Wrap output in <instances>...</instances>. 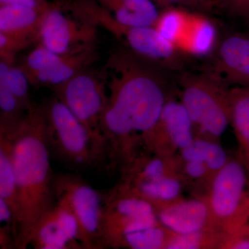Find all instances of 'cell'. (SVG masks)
Segmentation results:
<instances>
[{
    "label": "cell",
    "mask_w": 249,
    "mask_h": 249,
    "mask_svg": "<svg viewBox=\"0 0 249 249\" xmlns=\"http://www.w3.org/2000/svg\"><path fill=\"white\" fill-rule=\"evenodd\" d=\"M103 72L107 94L102 119L106 168L121 173L142 151L144 139L176 91L169 71L124 47L111 53Z\"/></svg>",
    "instance_id": "6da1fadb"
},
{
    "label": "cell",
    "mask_w": 249,
    "mask_h": 249,
    "mask_svg": "<svg viewBox=\"0 0 249 249\" xmlns=\"http://www.w3.org/2000/svg\"><path fill=\"white\" fill-rule=\"evenodd\" d=\"M17 180L19 211L16 249H25L36 223L55 204V175L45 134L42 106L33 104L21 122L7 132Z\"/></svg>",
    "instance_id": "7a4b0ae2"
},
{
    "label": "cell",
    "mask_w": 249,
    "mask_h": 249,
    "mask_svg": "<svg viewBox=\"0 0 249 249\" xmlns=\"http://www.w3.org/2000/svg\"><path fill=\"white\" fill-rule=\"evenodd\" d=\"M72 9L96 26L109 31L124 48L169 72L181 71L185 55L155 27L123 25L112 18L96 0H70Z\"/></svg>",
    "instance_id": "3957f363"
},
{
    "label": "cell",
    "mask_w": 249,
    "mask_h": 249,
    "mask_svg": "<svg viewBox=\"0 0 249 249\" xmlns=\"http://www.w3.org/2000/svg\"><path fill=\"white\" fill-rule=\"evenodd\" d=\"M178 83L196 136L219 141L231 124V88L211 73H184Z\"/></svg>",
    "instance_id": "277c9868"
},
{
    "label": "cell",
    "mask_w": 249,
    "mask_h": 249,
    "mask_svg": "<svg viewBox=\"0 0 249 249\" xmlns=\"http://www.w3.org/2000/svg\"><path fill=\"white\" fill-rule=\"evenodd\" d=\"M51 155L75 171L101 167L89 132L56 96L42 106Z\"/></svg>",
    "instance_id": "5b68a950"
},
{
    "label": "cell",
    "mask_w": 249,
    "mask_h": 249,
    "mask_svg": "<svg viewBox=\"0 0 249 249\" xmlns=\"http://www.w3.org/2000/svg\"><path fill=\"white\" fill-rule=\"evenodd\" d=\"M204 198L218 230L231 233L249 223V177L237 153L214 175Z\"/></svg>",
    "instance_id": "8992f818"
},
{
    "label": "cell",
    "mask_w": 249,
    "mask_h": 249,
    "mask_svg": "<svg viewBox=\"0 0 249 249\" xmlns=\"http://www.w3.org/2000/svg\"><path fill=\"white\" fill-rule=\"evenodd\" d=\"M89 132L101 167L106 166V142L103 114L107 103V87L103 71L85 69L65 84L53 89Z\"/></svg>",
    "instance_id": "52a82bcc"
},
{
    "label": "cell",
    "mask_w": 249,
    "mask_h": 249,
    "mask_svg": "<svg viewBox=\"0 0 249 249\" xmlns=\"http://www.w3.org/2000/svg\"><path fill=\"white\" fill-rule=\"evenodd\" d=\"M55 199L66 205L76 218L83 249H105L103 239V196L73 174H57Z\"/></svg>",
    "instance_id": "ba28073f"
},
{
    "label": "cell",
    "mask_w": 249,
    "mask_h": 249,
    "mask_svg": "<svg viewBox=\"0 0 249 249\" xmlns=\"http://www.w3.org/2000/svg\"><path fill=\"white\" fill-rule=\"evenodd\" d=\"M95 27L63 1L50 2L41 17L37 42L60 55L77 53L94 46Z\"/></svg>",
    "instance_id": "9c48e42d"
},
{
    "label": "cell",
    "mask_w": 249,
    "mask_h": 249,
    "mask_svg": "<svg viewBox=\"0 0 249 249\" xmlns=\"http://www.w3.org/2000/svg\"><path fill=\"white\" fill-rule=\"evenodd\" d=\"M103 196V233L108 242L160 222L153 205L123 183Z\"/></svg>",
    "instance_id": "30bf717a"
},
{
    "label": "cell",
    "mask_w": 249,
    "mask_h": 249,
    "mask_svg": "<svg viewBox=\"0 0 249 249\" xmlns=\"http://www.w3.org/2000/svg\"><path fill=\"white\" fill-rule=\"evenodd\" d=\"M196 134L186 108L175 97L165 105L158 122L142 142V151L175 157L190 145Z\"/></svg>",
    "instance_id": "8fae6325"
},
{
    "label": "cell",
    "mask_w": 249,
    "mask_h": 249,
    "mask_svg": "<svg viewBox=\"0 0 249 249\" xmlns=\"http://www.w3.org/2000/svg\"><path fill=\"white\" fill-rule=\"evenodd\" d=\"M29 246L36 249H83L76 218L66 205L55 199L36 223L28 240Z\"/></svg>",
    "instance_id": "7c38bea8"
},
{
    "label": "cell",
    "mask_w": 249,
    "mask_h": 249,
    "mask_svg": "<svg viewBox=\"0 0 249 249\" xmlns=\"http://www.w3.org/2000/svg\"><path fill=\"white\" fill-rule=\"evenodd\" d=\"M211 74L225 85L249 88V34H232L217 44Z\"/></svg>",
    "instance_id": "4fadbf2b"
},
{
    "label": "cell",
    "mask_w": 249,
    "mask_h": 249,
    "mask_svg": "<svg viewBox=\"0 0 249 249\" xmlns=\"http://www.w3.org/2000/svg\"><path fill=\"white\" fill-rule=\"evenodd\" d=\"M155 211L160 224L175 234L182 235L206 229H217L211 221L204 197L183 196Z\"/></svg>",
    "instance_id": "5bb4252c"
},
{
    "label": "cell",
    "mask_w": 249,
    "mask_h": 249,
    "mask_svg": "<svg viewBox=\"0 0 249 249\" xmlns=\"http://www.w3.org/2000/svg\"><path fill=\"white\" fill-rule=\"evenodd\" d=\"M217 31L213 23L203 15L187 11L177 48L185 55L203 56L215 49Z\"/></svg>",
    "instance_id": "9a60e30c"
},
{
    "label": "cell",
    "mask_w": 249,
    "mask_h": 249,
    "mask_svg": "<svg viewBox=\"0 0 249 249\" xmlns=\"http://www.w3.org/2000/svg\"><path fill=\"white\" fill-rule=\"evenodd\" d=\"M114 19L128 27H154L160 16L152 0H96Z\"/></svg>",
    "instance_id": "2e32d148"
},
{
    "label": "cell",
    "mask_w": 249,
    "mask_h": 249,
    "mask_svg": "<svg viewBox=\"0 0 249 249\" xmlns=\"http://www.w3.org/2000/svg\"><path fill=\"white\" fill-rule=\"evenodd\" d=\"M96 57L94 46L77 53L69 54L52 68L29 76L31 84L55 89L65 84L77 73L88 69Z\"/></svg>",
    "instance_id": "e0dca14e"
},
{
    "label": "cell",
    "mask_w": 249,
    "mask_h": 249,
    "mask_svg": "<svg viewBox=\"0 0 249 249\" xmlns=\"http://www.w3.org/2000/svg\"><path fill=\"white\" fill-rule=\"evenodd\" d=\"M45 9L14 5L0 6V32L37 42L39 24Z\"/></svg>",
    "instance_id": "ac0fdd59"
},
{
    "label": "cell",
    "mask_w": 249,
    "mask_h": 249,
    "mask_svg": "<svg viewBox=\"0 0 249 249\" xmlns=\"http://www.w3.org/2000/svg\"><path fill=\"white\" fill-rule=\"evenodd\" d=\"M231 124L238 143L240 157L249 177V88L230 89Z\"/></svg>",
    "instance_id": "d6986e66"
},
{
    "label": "cell",
    "mask_w": 249,
    "mask_h": 249,
    "mask_svg": "<svg viewBox=\"0 0 249 249\" xmlns=\"http://www.w3.org/2000/svg\"><path fill=\"white\" fill-rule=\"evenodd\" d=\"M177 155L183 160L203 163L214 175L222 169L231 156L221 145L219 141L198 136Z\"/></svg>",
    "instance_id": "ffe728a7"
},
{
    "label": "cell",
    "mask_w": 249,
    "mask_h": 249,
    "mask_svg": "<svg viewBox=\"0 0 249 249\" xmlns=\"http://www.w3.org/2000/svg\"><path fill=\"white\" fill-rule=\"evenodd\" d=\"M0 199L7 204L14 214L18 235L19 200L17 180L13 163L11 142L8 137L2 134H0Z\"/></svg>",
    "instance_id": "44dd1931"
},
{
    "label": "cell",
    "mask_w": 249,
    "mask_h": 249,
    "mask_svg": "<svg viewBox=\"0 0 249 249\" xmlns=\"http://www.w3.org/2000/svg\"><path fill=\"white\" fill-rule=\"evenodd\" d=\"M173 234L160 223L124 236L113 249H167Z\"/></svg>",
    "instance_id": "7402d4cb"
},
{
    "label": "cell",
    "mask_w": 249,
    "mask_h": 249,
    "mask_svg": "<svg viewBox=\"0 0 249 249\" xmlns=\"http://www.w3.org/2000/svg\"><path fill=\"white\" fill-rule=\"evenodd\" d=\"M227 233L215 229L192 233H173L167 249H222Z\"/></svg>",
    "instance_id": "603a6c76"
},
{
    "label": "cell",
    "mask_w": 249,
    "mask_h": 249,
    "mask_svg": "<svg viewBox=\"0 0 249 249\" xmlns=\"http://www.w3.org/2000/svg\"><path fill=\"white\" fill-rule=\"evenodd\" d=\"M0 85L14 93L27 109L34 104L29 98L30 80L22 66H16L14 62L1 59Z\"/></svg>",
    "instance_id": "cb8c5ba5"
},
{
    "label": "cell",
    "mask_w": 249,
    "mask_h": 249,
    "mask_svg": "<svg viewBox=\"0 0 249 249\" xmlns=\"http://www.w3.org/2000/svg\"><path fill=\"white\" fill-rule=\"evenodd\" d=\"M69 55V54H68ZM67 55H60L37 43L24 58L21 66L28 76L49 70L61 62Z\"/></svg>",
    "instance_id": "d4e9b609"
},
{
    "label": "cell",
    "mask_w": 249,
    "mask_h": 249,
    "mask_svg": "<svg viewBox=\"0 0 249 249\" xmlns=\"http://www.w3.org/2000/svg\"><path fill=\"white\" fill-rule=\"evenodd\" d=\"M186 13L187 10L183 8H166L160 13L154 27L165 38L175 45L184 24Z\"/></svg>",
    "instance_id": "484cf974"
},
{
    "label": "cell",
    "mask_w": 249,
    "mask_h": 249,
    "mask_svg": "<svg viewBox=\"0 0 249 249\" xmlns=\"http://www.w3.org/2000/svg\"><path fill=\"white\" fill-rule=\"evenodd\" d=\"M32 39L9 35L0 32V56L1 59L15 62L17 52L34 42Z\"/></svg>",
    "instance_id": "4316f807"
},
{
    "label": "cell",
    "mask_w": 249,
    "mask_h": 249,
    "mask_svg": "<svg viewBox=\"0 0 249 249\" xmlns=\"http://www.w3.org/2000/svg\"><path fill=\"white\" fill-rule=\"evenodd\" d=\"M222 249H249V223L227 233Z\"/></svg>",
    "instance_id": "83f0119b"
},
{
    "label": "cell",
    "mask_w": 249,
    "mask_h": 249,
    "mask_svg": "<svg viewBox=\"0 0 249 249\" xmlns=\"http://www.w3.org/2000/svg\"><path fill=\"white\" fill-rule=\"evenodd\" d=\"M225 6L233 16L249 20V0H229Z\"/></svg>",
    "instance_id": "f1b7e54d"
},
{
    "label": "cell",
    "mask_w": 249,
    "mask_h": 249,
    "mask_svg": "<svg viewBox=\"0 0 249 249\" xmlns=\"http://www.w3.org/2000/svg\"><path fill=\"white\" fill-rule=\"evenodd\" d=\"M49 4V0H0V6L14 5L39 9H45Z\"/></svg>",
    "instance_id": "f546056e"
},
{
    "label": "cell",
    "mask_w": 249,
    "mask_h": 249,
    "mask_svg": "<svg viewBox=\"0 0 249 249\" xmlns=\"http://www.w3.org/2000/svg\"><path fill=\"white\" fill-rule=\"evenodd\" d=\"M156 4L159 7L163 9L169 7H178L179 6H186V7L196 8V4L193 0H157Z\"/></svg>",
    "instance_id": "4dcf8cb0"
},
{
    "label": "cell",
    "mask_w": 249,
    "mask_h": 249,
    "mask_svg": "<svg viewBox=\"0 0 249 249\" xmlns=\"http://www.w3.org/2000/svg\"><path fill=\"white\" fill-rule=\"evenodd\" d=\"M196 9L210 10L214 6V0H193Z\"/></svg>",
    "instance_id": "1f68e13d"
},
{
    "label": "cell",
    "mask_w": 249,
    "mask_h": 249,
    "mask_svg": "<svg viewBox=\"0 0 249 249\" xmlns=\"http://www.w3.org/2000/svg\"><path fill=\"white\" fill-rule=\"evenodd\" d=\"M229 0H214V6H224L227 4Z\"/></svg>",
    "instance_id": "d6a6232c"
},
{
    "label": "cell",
    "mask_w": 249,
    "mask_h": 249,
    "mask_svg": "<svg viewBox=\"0 0 249 249\" xmlns=\"http://www.w3.org/2000/svg\"><path fill=\"white\" fill-rule=\"evenodd\" d=\"M152 1H154V2H155L156 3V1H157V0H152Z\"/></svg>",
    "instance_id": "836d02e7"
}]
</instances>
